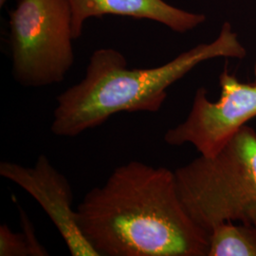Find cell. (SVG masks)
Segmentation results:
<instances>
[{
	"mask_svg": "<svg viewBox=\"0 0 256 256\" xmlns=\"http://www.w3.org/2000/svg\"><path fill=\"white\" fill-rule=\"evenodd\" d=\"M12 75L25 88L64 81L75 61L68 0H18L10 12Z\"/></svg>",
	"mask_w": 256,
	"mask_h": 256,
	"instance_id": "277c9868",
	"label": "cell"
},
{
	"mask_svg": "<svg viewBox=\"0 0 256 256\" xmlns=\"http://www.w3.org/2000/svg\"><path fill=\"white\" fill-rule=\"evenodd\" d=\"M208 256H256V228L222 223L208 234Z\"/></svg>",
	"mask_w": 256,
	"mask_h": 256,
	"instance_id": "ba28073f",
	"label": "cell"
},
{
	"mask_svg": "<svg viewBox=\"0 0 256 256\" xmlns=\"http://www.w3.org/2000/svg\"><path fill=\"white\" fill-rule=\"evenodd\" d=\"M98 256H208V234L183 206L174 171L132 160L76 207Z\"/></svg>",
	"mask_w": 256,
	"mask_h": 256,
	"instance_id": "6da1fadb",
	"label": "cell"
},
{
	"mask_svg": "<svg viewBox=\"0 0 256 256\" xmlns=\"http://www.w3.org/2000/svg\"><path fill=\"white\" fill-rule=\"evenodd\" d=\"M247 54L236 32L226 22L214 41L200 44L173 60L150 68H129L119 50L102 48L92 54L82 80L57 97L50 130L74 138L100 126L120 112H156L167 90L196 66L210 59Z\"/></svg>",
	"mask_w": 256,
	"mask_h": 256,
	"instance_id": "7a4b0ae2",
	"label": "cell"
},
{
	"mask_svg": "<svg viewBox=\"0 0 256 256\" xmlns=\"http://www.w3.org/2000/svg\"><path fill=\"white\" fill-rule=\"evenodd\" d=\"M180 198L207 234L222 223L256 228V131L239 128L218 153L174 171Z\"/></svg>",
	"mask_w": 256,
	"mask_h": 256,
	"instance_id": "3957f363",
	"label": "cell"
},
{
	"mask_svg": "<svg viewBox=\"0 0 256 256\" xmlns=\"http://www.w3.org/2000/svg\"><path fill=\"white\" fill-rule=\"evenodd\" d=\"M22 232H14L7 224L0 226V256H48V252L38 241L32 221L25 210L18 206Z\"/></svg>",
	"mask_w": 256,
	"mask_h": 256,
	"instance_id": "9c48e42d",
	"label": "cell"
},
{
	"mask_svg": "<svg viewBox=\"0 0 256 256\" xmlns=\"http://www.w3.org/2000/svg\"><path fill=\"white\" fill-rule=\"evenodd\" d=\"M7 2V0H0V4L1 6H3V4H5Z\"/></svg>",
	"mask_w": 256,
	"mask_h": 256,
	"instance_id": "30bf717a",
	"label": "cell"
},
{
	"mask_svg": "<svg viewBox=\"0 0 256 256\" xmlns=\"http://www.w3.org/2000/svg\"><path fill=\"white\" fill-rule=\"evenodd\" d=\"M220 84L221 93L216 102L208 99L204 88L196 90L188 117L165 133L167 144H189L200 155H214L239 128L256 118V82H240L225 68Z\"/></svg>",
	"mask_w": 256,
	"mask_h": 256,
	"instance_id": "5b68a950",
	"label": "cell"
},
{
	"mask_svg": "<svg viewBox=\"0 0 256 256\" xmlns=\"http://www.w3.org/2000/svg\"><path fill=\"white\" fill-rule=\"evenodd\" d=\"M72 12L74 39L81 37L88 19L120 16L148 19L184 34L203 24L206 16L168 4L164 0H68Z\"/></svg>",
	"mask_w": 256,
	"mask_h": 256,
	"instance_id": "52a82bcc",
	"label": "cell"
},
{
	"mask_svg": "<svg viewBox=\"0 0 256 256\" xmlns=\"http://www.w3.org/2000/svg\"><path fill=\"white\" fill-rule=\"evenodd\" d=\"M254 74H256V68H254Z\"/></svg>",
	"mask_w": 256,
	"mask_h": 256,
	"instance_id": "8fae6325",
	"label": "cell"
},
{
	"mask_svg": "<svg viewBox=\"0 0 256 256\" xmlns=\"http://www.w3.org/2000/svg\"><path fill=\"white\" fill-rule=\"evenodd\" d=\"M0 176L16 184L38 202L64 239L72 256H98L80 228L77 210L72 206L70 183L46 156H39L32 167L1 162Z\"/></svg>",
	"mask_w": 256,
	"mask_h": 256,
	"instance_id": "8992f818",
	"label": "cell"
}]
</instances>
